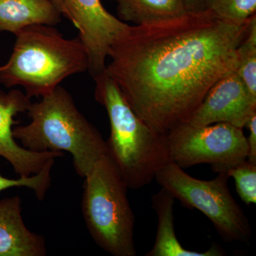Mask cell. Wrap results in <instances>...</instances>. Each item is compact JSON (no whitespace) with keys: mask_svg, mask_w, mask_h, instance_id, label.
Returning a JSON list of instances; mask_svg holds the SVG:
<instances>
[{"mask_svg":"<svg viewBox=\"0 0 256 256\" xmlns=\"http://www.w3.org/2000/svg\"><path fill=\"white\" fill-rule=\"evenodd\" d=\"M250 21L237 24L206 9L129 25L109 50L106 74L134 112L166 134L188 122L210 88L236 70Z\"/></svg>","mask_w":256,"mask_h":256,"instance_id":"cell-1","label":"cell"},{"mask_svg":"<svg viewBox=\"0 0 256 256\" xmlns=\"http://www.w3.org/2000/svg\"><path fill=\"white\" fill-rule=\"evenodd\" d=\"M26 112L31 122L13 128L14 139L32 152L70 153L80 178H85L96 162L108 154L106 141L63 87L58 86L41 100L32 102Z\"/></svg>","mask_w":256,"mask_h":256,"instance_id":"cell-2","label":"cell"},{"mask_svg":"<svg viewBox=\"0 0 256 256\" xmlns=\"http://www.w3.org/2000/svg\"><path fill=\"white\" fill-rule=\"evenodd\" d=\"M8 63L0 66V84L21 86L26 96L42 97L64 79L88 70V57L78 36L66 38L53 26L32 25L16 34Z\"/></svg>","mask_w":256,"mask_h":256,"instance_id":"cell-3","label":"cell"},{"mask_svg":"<svg viewBox=\"0 0 256 256\" xmlns=\"http://www.w3.org/2000/svg\"><path fill=\"white\" fill-rule=\"evenodd\" d=\"M95 98L108 114L110 133L108 156L119 170L128 188L149 184L170 161L166 134L156 132L132 110L118 86L105 73L94 79Z\"/></svg>","mask_w":256,"mask_h":256,"instance_id":"cell-4","label":"cell"},{"mask_svg":"<svg viewBox=\"0 0 256 256\" xmlns=\"http://www.w3.org/2000/svg\"><path fill=\"white\" fill-rule=\"evenodd\" d=\"M84 178L82 216L94 242L111 255L136 256V220L117 166L106 154Z\"/></svg>","mask_w":256,"mask_h":256,"instance_id":"cell-5","label":"cell"},{"mask_svg":"<svg viewBox=\"0 0 256 256\" xmlns=\"http://www.w3.org/2000/svg\"><path fill=\"white\" fill-rule=\"evenodd\" d=\"M228 178L226 173H218L210 181L198 180L171 160L154 176L162 188L184 206L196 208L206 216L224 240L248 244L252 228L242 207L229 191Z\"/></svg>","mask_w":256,"mask_h":256,"instance_id":"cell-6","label":"cell"},{"mask_svg":"<svg viewBox=\"0 0 256 256\" xmlns=\"http://www.w3.org/2000/svg\"><path fill=\"white\" fill-rule=\"evenodd\" d=\"M172 162L180 168L210 164L215 172L227 173L248 156L242 129L226 122L195 127L180 124L166 134Z\"/></svg>","mask_w":256,"mask_h":256,"instance_id":"cell-7","label":"cell"},{"mask_svg":"<svg viewBox=\"0 0 256 256\" xmlns=\"http://www.w3.org/2000/svg\"><path fill=\"white\" fill-rule=\"evenodd\" d=\"M64 15L78 30L88 57L92 78L105 73L106 60L114 41L129 25L111 14L100 0H64Z\"/></svg>","mask_w":256,"mask_h":256,"instance_id":"cell-8","label":"cell"},{"mask_svg":"<svg viewBox=\"0 0 256 256\" xmlns=\"http://www.w3.org/2000/svg\"><path fill=\"white\" fill-rule=\"evenodd\" d=\"M256 114V98L236 72L220 79L205 96L186 124L195 127L226 122L244 129Z\"/></svg>","mask_w":256,"mask_h":256,"instance_id":"cell-9","label":"cell"},{"mask_svg":"<svg viewBox=\"0 0 256 256\" xmlns=\"http://www.w3.org/2000/svg\"><path fill=\"white\" fill-rule=\"evenodd\" d=\"M32 102L21 90L5 92L0 90V156L4 158L18 176L38 174L56 159L62 158V152H36L23 148L13 136V128L18 114L26 112Z\"/></svg>","mask_w":256,"mask_h":256,"instance_id":"cell-10","label":"cell"},{"mask_svg":"<svg viewBox=\"0 0 256 256\" xmlns=\"http://www.w3.org/2000/svg\"><path fill=\"white\" fill-rule=\"evenodd\" d=\"M18 196L0 200V256H45V239L34 233L23 220Z\"/></svg>","mask_w":256,"mask_h":256,"instance_id":"cell-11","label":"cell"},{"mask_svg":"<svg viewBox=\"0 0 256 256\" xmlns=\"http://www.w3.org/2000/svg\"><path fill=\"white\" fill-rule=\"evenodd\" d=\"M152 208L158 216V226L156 242L146 256H222L225 252L214 245L204 252H193L182 246L174 230V198L162 188L152 197Z\"/></svg>","mask_w":256,"mask_h":256,"instance_id":"cell-12","label":"cell"},{"mask_svg":"<svg viewBox=\"0 0 256 256\" xmlns=\"http://www.w3.org/2000/svg\"><path fill=\"white\" fill-rule=\"evenodd\" d=\"M62 13L50 0H0V31L15 35L32 25L55 26Z\"/></svg>","mask_w":256,"mask_h":256,"instance_id":"cell-13","label":"cell"},{"mask_svg":"<svg viewBox=\"0 0 256 256\" xmlns=\"http://www.w3.org/2000/svg\"><path fill=\"white\" fill-rule=\"evenodd\" d=\"M118 14L122 21L134 25L172 20L188 12L184 0H117Z\"/></svg>","mask_w":256,"mask_h":256,"instance_id":"cell-14","label":"cell"},{"mask_svg":"<svg viewBox=\"0 0 256 256\" xmlns=\"http://www.w3.org/2000/svg\"><path fill=\"white\" fill-rule=\"evenodd\" d=\"M238 58L236 72L256 98V15L250 20L246 34L238 47Z\"/></svg>","mask_w":256,"mask_h":256,"instance_id":"cell-15","label":"cell"},{"mask_svg":"<svg viewBox=\"0 0 256 256\" xmlns=\"http://www.w3.org/2000/svg\"><path fill=\"white\" fill-rule=\"evenodd\" d=\"M206 9L237 24H244L256 15V0H208Z\"/></svg>","mask_w":256,"mask_h":256,"instance_id":"cell-16","label":"cell"},{"mask_svg":"<svg viewBox=\"0 0 256 256\" xmlns=\"http://www.w3.org/2000/svg\"><path fill=\"white\" fill-rule=\"evenodd\" d=\"M229 178H234L237 193L246 205L256 203V164L248 160L228 170Z\"/></svg>","mask_w":256,"mask_h":256,"instance_id":"cell-17","label":"cell"},{"mask_svg":"<svg viewBox=\"0 0 256 256\" xmlns=\"http://www.w3.org/2000/svg\"><path fill=\"white\" fill-rule=\"evenodd\" d=\"M54 164H48L38 174L31 176H20V178H9L0 174V192L12 188H26L34 193L37 200L42 202L46 196L50 186V172Z\"/></svg>","mask_w":256,"mask_h":256,"instance_id":"cell-18","label":"cell"},{"mask_svg":"<svg viewBox=\"0 0 256 256\" xmlns=\"http://www.w3.org/2000/svg\"><path fill=\"white\" fill-rule=\"evenodd\" d=\"M245 127L248 129L250 133L248 138H247L248 146V156L247 160L250 162L256 164V114H252Z\"/></svg>","mask_w":256,"mask_h":256,"instance_id":"cell-19","label":"cell"},{"mask_svg":"<svg viewBox=\"0 0 256 256\" xmlns=\"http://www.w3.org/2000/svg\"><path fill=\"white\" fill-rule=\"evenodd\" d=\"M208 0H184L185 6L188 12H196L206 10Z\"/></svg>","mask_w":256,"mask_h":256,"instance_id":"cell-20","label":"cell"},{"mask_svg":"<svg viewBox=\"0 0 256 256\" xmlns=\"http://www.w3.org/2000/svg\"><path fill=\"white\" fill-rule=\"evenodd\" d=\"M50 1L58 8V10H60L62 14H63L64 12V0H50Z\"/></svg>","mask_w":256,"mask_h":256,"instance_id":"cell-21","label":"cell"},{"mask_svg":"<svg viewBox=\"0 0 256 256\" xmlns=\"http://www.w3.org/2000/svg\"><path fill=\"white\" fill-rule=\"evenodd\" d=\"M114 1H117V0H114Z\"/></svg>","mask_w":256,"mask_h":256,"instance_id":"cell-22","label":"cell"}]
</instances>
